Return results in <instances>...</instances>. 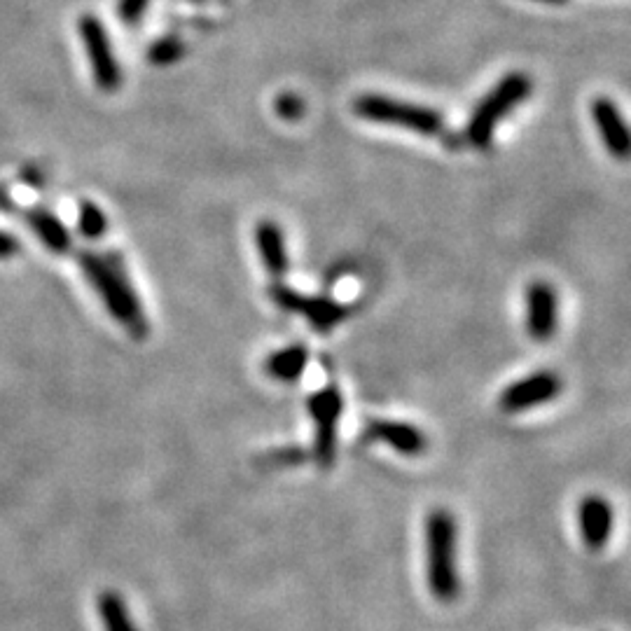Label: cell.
<instances>
[{
	"label": "cell",
	"mask_w": 631,
	"mask_h": 631,
	"mask_svg": "<svg viewBox=\"0 0 631 631\" xmlns=\"http://www.w3.org/2000/svg\"><path fill=\"white\" fill-rule=\"evenodd\" d=\"M78 267L85 281L99 295V300L110 318L129 332L134 339H145L150 332L148 314H145L141 297L131 283L127 262L120 253L108 251H80Z\"/></svg>",
	"instance_id": "obj_1"
},
{
	"label": "cell",
	"mask_w": 631,
	"mask_h": 631,
	"mask_svg": "<svg viewBox=\"0 0 631 631\" xmlns=\"http://www.w3.org/2000/svg\"><path fill=\"white\" fill-rule=\"evenodd\" d=\"M456 543H459V524H456L454 512L447 508L428 512L424 524L426 582L433 599L440 603H454L461 594Z\"/></svg>",
	"instance_id": "obj_2"
},
{
	"label": "cell",
	"mask_w": 631,
	"mask_h": 631,
	"mask_svg": "<svg viewBox=\"0 0 631 631\" xmlns=\"http://www.w3.org/2000/svg\"><path fill=\"white\" fill-rule=\"evenodd\" d=\"M353 113L360 120L391 124V127H402L414 131L421 136H442L447 134V122L435 108L419 106L412 101H400L384 94H360L353 101Z\"/></svg>",
	"instance_id": "obj_3"
},
{
	"label": "cell",
	"mask_w": 631,
	"mask_h": 631,
	"mask_svg": "<svg viewBox=\"0 0 631 631\" xmlns=\"http://www.w3.org/2000/svg\"><path fill=\"white\" fill-rule=\"evenodd\" d=\"M533 80L522 71L508 73L494 89L477 103L466 124V138L475 148H487L496 134L498 122H503L512 108L529 99Z\"/></svg>",
	"instance_id": "obj_4"
},
{
	"label": "cell",
	"mask_w": 631,
	"mask_h": 631,
	"mask_svg": "<svg viewBox=\"0 0 631 631\" xmlns=\"http://www.w3.org/2000/svg\"><path fill=\"white\" fill-rule=\"evenodd\" d=\"M307 412L314 421V447L311 456L321 470H330L337 461L339 421L344 414V395L337 384L318 388L307 398Z\"/></svg>",
	"instance_id": "obj_5"
},
{
	"label": "cell",
	"mask_w": 631,
	"mask_h": 631,
	"mask_svg": "<svg viewBox=\"0 0 631 631\" xmlns=\"http://www.w3.org/2000/svg\"><path fill=\"white\" fill-rule=\"evenodd\" d=\"M267 295L269 300H272L281 311H286V314L304 316L309 328L321 332V335H328V332L339 328L351 314V309L335 300V297L304 295L300 290L286 286L283 281L269 283Z\"/></svg>",
	"instance_id": "obj_6"
},
{
	"label": "cell",
	"mask_w": 631,
	"mask_h": 631,
	"mask_svg": "<svg viewBox=\"0 0 631 631\" xmlns=\"http://www.w3.org/2000/svg\"><path fill=\"white\" fill-rule=\"evenodd\" d=\"M78 31L82 45H85L89 66H92L96 87L108 94L115 92L122 85V68L106 26L96 15H82Z\"/></svg>",
	"instance_id": "obj_7"
},
{
	"label": "cell",
	"mask_w": 631,
	"mask_h": 631,
	"mask_svg": "<svg viewBox=\"0 0 631 631\" xmlns=\"http://www.w3.org/2000/svg\"><path fill=\"white\" fill-rule=\"evenodd\" d=\"M561 391H564V381L557 372L538 370L505 386L498 395V409L503 414H524L557 400Z\"/></svg>",
	"instance_id": "obj_8"
},
{
	"label": "cell",
	"mask_w": 631,
	"mask_h": 631,
	"mask_svg": "<svg viewBox=\"0 0 631 631\" xmlns=\"http://www.w3.org/2000/svg\"><path fill=\"white\" fill-rule=\"evenodd\" d=\"M526 332L533 342L547 344L559 332V290L547 281H533L526 288Z\"/></svg>",
	"instance_id": "obj_9"
},
{
	"label": "cell",
	"mask_w": 631,
	"mask_h": 631,
	"mask_svg": "<svg viewBox=\"0 0 631 631\" xmlns=\"http://www.w3.org/2000/svg\"><path fill=\"white\" fill-rule=\"evenodd\" d=\"M363 440L391 447L395 454L407 456V459H416L428 449V435L419 426L400 419H381V416L367 421Z\"/></svg>",
	"instance_id": "obj_10"
},
{
	"label": "cell",
	"mask_w": 631,
	"mask_h": 631,
	"mask_svg": "<svg viewBox=\"0 0 631 631\" xmlns=\"http://www.w3.org/2000/svg\"><path fill=\"white\" fill-rule=\"evenodd\" d=\"M580 538L589 552H601L615 529V510L606 496L587 494L578 505Z\"/></svg>",
	"instance_id": "obj_11"
},
{
	"label": "cell",
	"mask_w": 631,
	"mask_h": 631,
	"mask_svg": "<svg viewBox=\"0 0 631 631\" xmlns=\"http://www.w3.org/2000/svg\"><path fill=\"white\" fill-rule=\"evenodd\" d=\"M589 113H592V120L596 122V127H599L601 141L606 145L608 155L615 159H627L631 138L627 122H624L617 103L613 99H608V96H599V99L589 103Z\"/></svg>",
	"instance_id": "obj_12"
},
{
	"label": "cell",
	"mask_w": 631,
	"mask_h": 631,
	"mask_svg": "<svg viewBox=\"0 0 631 631\" xmlns=\"http://www.w3.org/2000/svg\"><path fill=\"white\" fill-rule=\"evenodd\" d=\"M255 248H258L260 260L272 279H283L290 269V258L286 248V234L274 220H260L253 232Z\"/></svg>",
	"instance_id": "obj_13"
},
{
	"label": "cell",
	"mask_w": 631,
	"mask_h": 631,
	"mask_svg": "<svg viewBox=\"0 0 631 631\" xmlns=\"http://www.w3.org/2000/svg\"><path fill=\"white\" fill-rule=\"evenodd\" d=\"M26 225L31 227V232L36 234L47 251L54 255H66L73 251V237L68 232V227L64 225L57 213L50 211L45 206H31L29 211L24 213Z\"/></svg>",
	"instance_id": "obj_14"
},
{
	"label": "cell",
	"mask_w": 631,
	"mask_h": 631,
	"mask_svg": "<svg viewBox=\"0 0 631 631\" xmlns=\"http://www.w3.org/2000/svg\"><path fill=\"white\" fill-rule=\"evenodd\" d=\"M309 356L311 353L304 344H288L283 349H276L265 360L267 377L281 381V384H295L307 372Z\"/></svg>",
	"instance_id": "obj_15"
},
{
	"label": "cell",
	"mask_w": 631,
	"mask_h": 631,
	"mask_svg": "<svg viewBox=\"0 0 631 631\" xmlns=\"http://www.w3.org/2000/svg\"><path fill=\"white\" fill-rule=\"evenodd\" d=\"M103 631H138L124 596L115 589H103L96 601Z\"/></svg>",
	"instance_id": "obj_16"
},
{
	"label": "cell",
	"mask_w": 631,
	"mask_h": 631,
	"mask_svg": "<svg viewBox=\"0 0 631 631\" xmlns=\"http://www.w3.org/2000/svg\"><path fill=\"white\" fill-rule=\"evenodd\" d=\"M78 232L85 237L87 241H96L101 239L103 234L108 232V218L106 213L101 211L94 201H80L78 208Z\"/></svg>",
	"instance_id": "obj_17"
},
{
	"label": "cell",
	"mask_w": 631,
	"mask_h": 631,
	"mask_svg": "<svg viewBox=\"0 0 631 631\" xmlns=\"http://www.w3.org/2000/svg\"><path fill=\"white\" fill-rule=\"evenodd\" d=\"M185 43L178 36H159L155 43L148 47V61L152 66H171L183 59Z\"/></svg>",
	"instance_id": "obj_18"
},
{
	"label": "cell",
	"mask_w": 631,
	"mask_h": 631,
	"mask_svg": "<svg viewBox=\"0 0 631 631\" xmlns=\"http://www.w3.org/2000/svg\"><path fill=\"white\" fill-rule=\"evenodd\" d=\"M274 110H276V115L283 117V120L295 122V120H302V117H304V110H307V103H304V99H302L300 94L283 92L281 96H276Z\"/></svg>",
	"instance_id": "obj_19"
},
{
	"label": "cell",
	"mask_w": 631,
	"mask_h": 631,
	"mask_svg": "<svg viewBox=\"0 0 631 631\" xmlns=\"http://www.w3.org/2000/svg\"><path fill=\"white\" fill-rule=\"evenodd\" d=\"M152 5V0H120L117 3V15H120V22L127 26H136L141 22L145 12Z\"/></svg>",
	"instance_id": "obj_20"
},
{
	"label": "cell",
	"mask_w": 631,
	"mask_h": 631,
	"mask_svg": "<svg viewBox=\"0 0 631 631\" xmlns=\"http://www.w3.org/2000/svg\"><path fill=\"white\" fill-rule=\"evenodd\" d=\"M22 251V244H19L17 237H12L10 232L0 230V260H10Z\"/></svg>",
	"instance_id": "obj_21"
},
{
	"label": "cell",
	"mask_w": 631,
	"mask_h": 631,
	"mask_svg": "<svg viewBox=\"0 0 631 631\" xmlns=\"http://www.w3.org/2000/svg\"><path fill=\"white\" fill-rule=\"evenodd\" d=\"M22 178L26 180V183L29 185H33V187H43V183H45V178H43V173H40L36 166H29V169H26L24 173H22Z\"/></svg>",
	"instance_id": "obj_22"
},
{
	"label": "cell",
	"mask_w": 631,
	"mask_h": 631,
	"mask_svg": "<svg viewBox=\"0 0 631 631\" xmlns=\"http://www.w3.org/2000/svg\"><path fill=\"white\" fill-rule=\"evenodd\" d=\"M12 206H17V204H12V199L8 197V192L0 190V211H5V213H15V208H12Z\"/></svg>",
	"instance_id": "obj_23"
},
{
	"label": "cell",
	"mask_w": 631,
	"mask_h": 631,
	"mask_svg": "<svg viewBox=\"0 0 631 631\" xmlns=\"http://www.w3.org/2000/svg\"><path fill=\"white\" fill-rule=\"evenodd\" d=\"M533 3H545V5H566L568 0H533Z\"/></svg>",
	"instance_id": "obj_24"
}]
</instances>
